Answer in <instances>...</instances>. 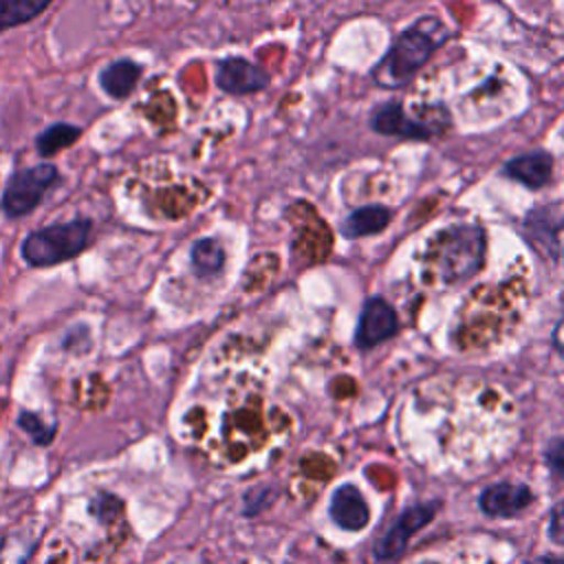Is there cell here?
Returning a JSON list of instances; mask_svg holds the SVG:
<instances>
[{
  "label": "cell",
  "mask_w": 564,
  "mask_h": 564,
  "mask_svg": "<svg viewBox=\"0 0 564 564\" xmlns=\"http://www.w3.org/2000/svg\"><path fill=\"white\" fill-rule=\"evenodd\" d=\"M447 40V26L425 15L403 29L379 64L372 68V79L381 88H401L430 62L434 51Z\"/></svg>",
  "instance_id": "obj_1"
},
{
  "label": "cell",
  "mask_w": 564,
  "mask_h": 564,
  "mask_svg": "<svg viewBox=\"0 0 564 564\" xmlns=\"http://www.w3.org/2000/svg\"><path fill=\"white\" fill-rule=\"evenodd\" d=\"M502 174L527 189H542L553 176V154L546 150L518 154L502 165Z\"/></svg>",
  "instance_id": "obj_11"
},
{
  "label": "cell",
  "mask_w": 564,
  "mask_h": 564,
  "mask_svg": "<svg viewBox=\"0 0 564 564\" xmlns=\"http://www.w3.org/2000/svg\"><path fill=\"white\" fill-rule=\"evenodd\" d=\"M189 260H192V267H194V273L198 278H216L223 267H225V247L220 245V240L216 238H198L194 245H192V251H189Z\"/></svg>",
  "instance_id": "obj_14"
},
{
  "label": "cell",
  "mask_w": 564,
  "mask_h": 564,
  "mask_svg": "<svg viewBox=\"0 0 564 564\" xmlns=\"http://www.w3.org/2000/svg\"><path fill=\"white\" fill-rule=\"evenodd\" d=\"M535 500L531 487L520 482H496L482 489L478 507L491 518H513L531 507Z\"/></svg>",
  "instance_id": "obj_9"
},
{
  "label": "cell",
  "mask_w": 564,
  "mask_h": 564,
  "mask_svg": "<svg viewBox=\"0 0 564 564\" xmlns=\"http://www.w3.org/2000/svg\"><path fill=\"white\" fill-rule=\"evenodd\" d=\"M328 513H330V520L344 531H361L370 522V507L364 494L350 482L339 485L330 494Z\"/></svg>",
  "instance_id": "obj_10"
},
{
  "label": "cell",
  "mask_w": 564,
  "mask_h": 564,
  "mask_svg": "<svg viewBox=\"0 0 564 564\" xmlns=\"http://www.w3.org/2000/svg\"><path fill=\"white\" fill-rule=\"evenodd\" d=\"M57 178H59V172L53 163H37V165L13 172L0 198V207L4 216L20 218L31 214L42 203L46 192L57 183Z\"/></svg>",
  "instance_id": "obj_4"
},
{
  "label": "cell",
  "mask_w": 564,
  "mask_h": 564,
  "mask_svg": "<svg viewBox=\"0 0 564 564\" xmlns=\"http://www.w3.org/2000/svg\"><path fill=\"white\" fill-rule=\"evenodd\" d=\"M82 137V128L68 121H57L48 128H44L37 139H35V150L40 152V156H55L59 154L64 148L73 145L77 139Z\"/></svg>",
  "instance_id": "obj_15"
},
{
  "label": "cell",
  "mask_w": 564,
  "mask_h": 564,
  "mask_svg": "<svg viewBox=\"0 0 564 564\" xmlns=\"http://www.w3.org/2000/svg\"><path fill=\"white\" fill-rule=\"evenodd\" d=\"M90 220H68L57 225H46L31 231L22 245L20 253L29 267H53L79 256L90 240Z\"/></svg>",
  "instance_id": "obj_3"
},
{
  "label": "cell",
  "mask_w": 564,
  "mask_h": 564,
  "mask_svg": "<svg viewBox=\"0 0 564 564\" xmlns=\"http://www.w3.org/2000/svg\"><path fill=\"white\" fill-rule=\"evenodd\" d=\"M544 458H546L549 469L564 480V438L562 436H557L549 443V447L544 452Z\"/></svg>",
  "instance_id": "obj_19"
},
{
  "label": "cell",
  "mask_w": 564,
  "mask_h": 564,
  "mask_svg": "<svg viewBox=\"0 0 564 564\" xmlns=\"http://www.w3.org/2000/svg\"><path fill=\"white\" fill-rule=\"evenodd\" d=\"M397 330L399 317L394 306L381 295H370L359 313V322L355 328V346L359 350L377 348L379 344L392 339Z\"/></svg>",
  "instance_id": "obj_6"
},
{
  "label": "cell",
  "mask_w": 564,
  "mask_h": 564,
  "mask_svg": "<svg viewBox=\"0 0 564 564\" xmlns=\"http://www.w3.org/2000/svg\"><path fill=\"white\" fill-rule=\"evenodd\" d=\"M139 77H141V66L137 62L115 59L99 73V84L112 99H126L137 88Z\"/></svg>",
  "instance_id": "obj_13"
},
{
  "label": "cell",
  "mask_w": 564,
  "mask_h": 564,
  "mask_svg": "<svg viewBox=\"0 0 564 564\" xmlns=\"http://www.w3.org/2000/svg\"><path fill=\"white\" fill-rule=\"evenodd\" d=\"M447 126H449V117L430 121L425 117L408 112L401 101H386L381 106H375L370 112V128L383 137L427 141L441 134Z\"/></svg>",
  "instance_id": "obj_5"
},
{
  "label": "cell",
  "mask_w": 564,
  "mask_h": 564,
  "mask_svg": "<svg viewBox=\"0 0 564 564\" xmlns=\"http://www.w3.org/2000/svg\"><path fill=\"white\" fill-rule=\"evenodd\" d=\"M392 223V209L381 203H370L352 209L339 225V234L348 240L381 234Z\"/></svg>",
  "instance_id": "obj_12"
},
{
  "label": "cell",
  "mask_w": 564,
  "mask_h": 564,
  "mask_svg": "<svg viewBox=\"0 0 564 564\" xmlns=\"http://www.w3.org/2000/svg\"><path fill=\"white\" fill-rule=\"evenodd\" d=\"M527 564H564V560H560V557H538V560H531Z\"/></svg>",
  "instance_id": "obj_22"
},
{
  "label": "cell",
  "mask_w": 564,
  "mask_h": 564,
  "mask_svg": "<svg viewBox=\"0 0 564 564\" xmlns=\"http://www.w3.org/2000/svg\"><path fill=\"white\" fill-rule=\"evenodd\" d=\"M438 502H419L401 511V516L394 520V524L383 533L381 540L375 544V555L379 560H392L401 555L414 533H419L427 522L434 520L438 511Z\"/></svg>",
  "instance_id": "obj_7"
},
{
  "label": "cell",
  "mask_w": 564,
  "mask_h": 564,
  "mask_svg": "<svg viewBox=\"0 0 564 564\" xmlns=\"http://www.w3.org/2000/svg\"><path fill=\"white\" fill-rule=\"evenodd\" d=\"M35 542L37 540L29 533H22V531L11 533L0 544V564H26L35 549Z\"/></svg>",
  "instance_id": "obj_17"
},
{
  "label": "cell",
  "mask_w": 564,
  "mask_h": 564,
  "mask_svg": "<svg viewBox=\"0 0 564 564\" xmlns=\"http://www.w3.org/2000/svg\"><path fill=\"white\" fill-rule=\"evenodd\" d=\"M269 84L267 68L247 57L229 55L216 62V86L227 95H253L269 88Z\"/></svg>",
  "instance_id": "obj_8"
},
{
  "label": "cell",
  "mask_w": 564,
  "mask_h": 564,
  "mask_svg": "<svg viewBox=\"0 0 564 564\" xmlns=\"http://www.w3.org/2000/svg\"><path fill=\"white\" fill-rule=\"evenodd\" d=\"M487 238L478 225L458 223L434 236L430 242V260L436 275L456 284L476 275L485 264Z\"/></svg>",
  "instance_id": "obj_2"
},
{
  "label": "cell",
  "mask_w": 564,
  "mask_h": 564,
  "mask_svg": "<svg viewBox=\"0 0 564 564\" xmlns=\"http://www.w3.org/2000/svg\"><path fill=\"white\" fill-rule=\"evenodd\" d=\"M549 538L564 546V500H560L553 509H551V516H549Z\"/></svg>",
  "instance_id": "obj_20"
},
{
  "label": "cell",
  "mask_w": 564,
  "mask_h": 564,
  "mask_svg": "<svg viewBox=\"0 0 564 564\" xmlns=\"http://www.w3.org/2000/svg\"><path fill=\"white\" fill-rule=\"evenodd\" d=\"M551 346L555 350V355L564 361V319H560L553 330H551Z\"/></svg>",
  "instance_id": "obj_21"
},
{
  "label": "cell",
  "mask_w": 564,
  "mask_h": 564,
  "mask_svg": "<svg viewBox=\"0 0 564 564\" xmlns=\"http://www.w3.org/2000/svg\"><path fill=\"white\" fill-rule=\"evenodd\" d=\"M51 2L53 0H0V33L35 20Z\"/></svg>",
  "instance_id": "obj_16"
},
{
  "label": "cell",
  "mask_w": 564,
  "mask_h": 564,
  "mask_svg": "<svg viewBox=\"0 0 564 564\" xmlns=\"http://www.w3.org/2000/svg\"><path fill=\"white\" fill-rule=\"evenodd\" d=\"M18 425L33 438V443H40V445H48L51 438L55 436V423L48 425L37 414H31V412H22L18 416Z\"/></svg>",
  "instance_id": "obj_18"
}]
</instances>
